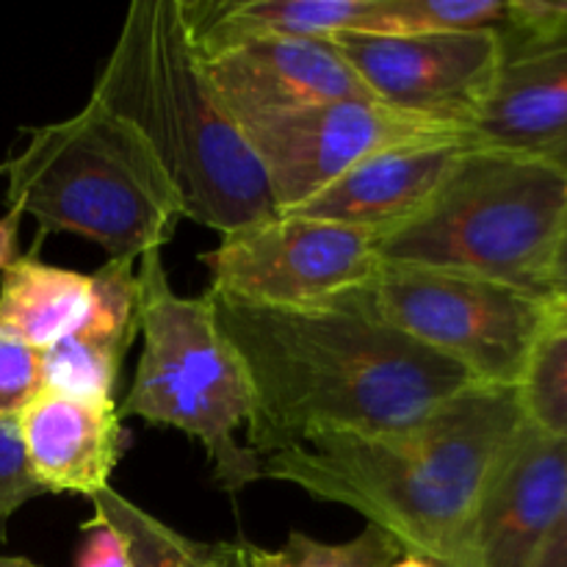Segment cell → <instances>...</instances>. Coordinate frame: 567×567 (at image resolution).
Wrapping results in <instances>:
<instances>
[{
    "label": "cell",
    "mask_w": 567,
    "mask_h": 567,
    "mask_svg": "<svg viewBox=\"0 0 567 567\" xmlns=\"http://www.w3.org/2000/svg\"><path fill=\"white\" fill-rule=\"evenodd\" d=\"M205 297L247 374V446L258 457L332 432L404 430L474 382L460 365L347 302L264 308Z\"/></svg>",
    "instance_id": "obj_1"
},
{
    "label": "cell",
    "mask_w": 567,
    "mask_h": 567,
    "mask_svg": "<svg viewBox=\"0 0 567 567\" xmlns=\"http://www.w3.org/2000/svg\"><path fill=\"white\" fill-rule=\"evenodd\" d=\"M526 424L518 388L471 382L446 404L382 435L332 432L264 457V480L343 504L410 557L452 567L482 491Z\"/></svg>",
    "instance_id": "obj_2"
},
{
    "label": "cell",
    "mask_w": 567,
    "mask_h": 567,
    "mask_svg": "<svg viewBox=\"0 0 567 567\" xmlns=\"http://www.w3.org/2000/svg\"><path fill=\"white\" fill-rule=\"evenodd\" d=\"M92 100L147 138L183 219L227 236L277 216L264 169L205 78L183 0L127 6Z\"/></svg>",
    "instance_id": "obj_3"
},
{
    "label": "cell",
    "mask_w": 567,
    "mask_h": 567,
    "mask_svg": "<svg viewBox=\"0 0 567 567\" xmlns=\"http://www.w3.org/2000/svg\"><path fill=\"white\" fill-rule=\"evenodd\" d=\"M25 133V147L6 164V203L37 219L39 238L75 233L109 260H136L175 236L181 194L131 122L89 97L70 120Z\"/></svg>",
    "instance_id": "obj_4"
},
{
    "label": "cell",
    "mask_w": 567,
    "mask_h": 567,
    "mask_svg": "<svg viewBox=\"0 0 567 567\" xmlns=\"http://www.w3.org/2000/svg\"><path fill=\"white\" fill-rule=\"evenodd\" d=\"M565 205V169L471 144L424 214L377 244V258L551 297L548 269Z\"/></svg>",
    "instance_id": "obj_5"
},
{
    "label": "cell",
    "mask_w": 567,
    "mask_h": 567,
    "mask_svg": "<svg viewBox=\"0 0 567 567\" xmlns=\"http://www.w3.org/2000/svg\"><path fill=\"white\" fill-rule=\"evenodd\" d=\"M138 260L144 349L120 415L197 441L214 465L219 491L241 493L264 480V457L238 443V430H247L252 415L241 360L219 330L205 293L181 297L172 291L161 249Z\"/></svg>",
    "instance_id": "obj_6"
},
{
    "label": "cell",
    "mask_w": 567,
    "mask_h": 567,
    "mask_svg": "<svg viewBox=\"0 0 567 567\" xmlns=\"http://www.w3.org/2000/svg\"><path fill=\"white\" fill-rule=\"evenodd\" d=\"M338 302L460 365L482 385L518 388L554 297L424 266L380 264Z\"/></svg>",
    "instance_id": "obj_7"
},
{
    "label": "cell",
    "mask_w": 567,
    "mask_h": 567,
    "mask_svg": "<svg viewBox=\"0 0 567 567\" xmlns=\"http://www.w3.org/2000/svg\"><path fill=\"white\" fill-rule=\"evenodd\" d=\"M377 238L332 221L277 214L221 236L199 255L208 293L264 308H321L358 291L380 269Z\"/></svg>",
    "instance_id": "obj_8"
},
{
    "label": "cell",
    "mask_w": 567,
    "mask_h": 567,
    "mask_svg": "<svg viewBox=\"0 0 567 567\" xmlns=\"http://www.w3.org/2000/svg\"><path fill=\"white\" fill-rule=\"evenodd\" d=\"M238 127L264 169L277 214L297 210L354 166L391 150L471 144L465 131L410 116L380 100H332Z\"/></svg>",
    "instance_id": "obj_9"
},
{
    "label": "cell",
    "mask_w": 567,
    "mask_h": 567,
    "mask_svg": "<svg viewBox=\"0 0 567 567\" xmlns=\"http://www.w3.org/2000/svg\"><path fill=\"white\" fill-rule=\"evenodd\" d=\"M330 42L382 105L468 136L504 64L496 31L338 33Z\"/></svg>",
    "instance_id": "obj_10"
},
{
    "label": "cell",
    "mask_w": 567,
    "mask_h": 567,
    "mask_svg": "<svg viewBox=\"0 0 567 567\" xmlns=\"http://www.w3.org/2000/svg\"><path fill=\"white\" fill-rule=\"evenodd\" d=\"M197 50L210 89L236 125L332 100H374L330 39L252 33L197 42Z\"/></svg>",
    "instance_id": "obj_11"
},
{
    "label": "cell",
    "mask_w": 567,
    "mask_h": 567,
    "mask_svg": "<svg viewBox=\"0 0 567 567\" xmlns=\"http://www.w3.org/2000/svg\"><path fill=\"white\" fill-rule=\"evenodd\" d=\"M567 493V441L526 421L493 468L465 540L476 567H537Z\"/></svg>",
    "instance_id": "obj_12"
},
{
    "label": "cell",
    "mask_w": 567,
    "mask_h": 567,
    "mask_svg": "<svg viewBox=\"0 0 567 567\" xmlns=\"http://www.w3.org/2000/svg\"><path fill=\"white\" fill-rule=\"evenodd\" d=\"M25 465L44 493L97 496L125 452V426L114 399L44 388L17 419Z\"/></svg>",
    "instance_id": "obj_13"
},
{
    "label": "cell",
    "mask_w": 567,
    "mask_h": 567,
    "mask_svg": "<svg viewBox=\"0 0 567 567\" xmlns=\"http://www.w3.org/2000/svg\"><path fill=\"white\" fill-rule=\"evenodd\" d=\"M471 144H415L354 166L332 186L288 214L332 221L382 241L424 214Z\"/></svg>",
    "instance_id": "obj_14"
},
{
    "label": "cell",
    "mask_w": 567,
    "mask_h": 567,
    "mask_svg": "<svg viewBox=\"0 0 567 567\" xmlns=\"http://www.w3.org/2000/svg\"><path fill=\"white\" fill-rule=\"evenodd\" d=\"M471 144L535 155L567 172V39L504 55L471 122Z\"/></svg>",
    "instance_id": "obj_15"
},
{
    "label": "cell",
    "mask_w": 567,
    "mask_h": 567,
    "mask_svg": "<svg viewBox=\"0 0 567 567\" xmlns=\"http://www.w3.org/2000/svg\"><path fill=\"white\" fill-rule=\"evenodd\" d=\"M138 271L133 260H105L92 275L81 324L42 352L44 388L114 399L122 363L138 336Z\"/></svg>",
    "instance_id": "obj_16"
},
{
    "label": "cell",
    "mask_w": 567,
    "mask_h": 567,
    "mask_svg": "<svg viewBox=\"0 0 567 567\" xmlns=\"http://www.w3.org/2000/svg\"><path fill=\"white\" fill-rule=\"evenodd\" d=\"M197 42L225 37L332 39L371 33L380 0H183Z\"/></svg>",
    "instance_id": "obj_17"
},
{
    "label": "cell",
    "mask_w": 567,
    "mask_h": 567,
    "mask_svg": "<svg viewBox=\"0 0 567 567\" xmlns=\"http://www.w3.org/2000/svg\"><path fill=\"white\" fill-rule=\"evenodd\" d=\"M0 327L44 352L86 316L92 275L20 255L0 271Z\"/></svg>",
    "instance_id": "obj_18"
},
{
    "label": "cell",
    "mask_w": 567,
    "mask_h": 567,
    "mask_svg": "<svg viewBox=\"0 0 567 567\" xmlns=\"http://www.w3.org/2000/svg\"><path fill=\"white\" fill-rule=\"evenodd\" d=\"M94 513L127 540L131 567H249L247 543H199L153 518L131 498L105 487L92 496Z\"/></svg>",
    "instance_id": "obj_19"
},
{
    "label": "cell",
    "mask_w": 567,
    "mask_h": 567,
    "mask_svg": "<svg viewBox=\"0 0 567 567\" xmlns=\"http://www.w3.org/2000/svg\"><path fill=\"white\" fill-rule=\"evenodd\" d=\"M526 421L567 441V299H554L518 385Z\"/></svg>",
    "instance_id": "obj_20"
},
{
    "label": "cell",
    "mask_w": 567,
    "mask_h": 567,
    "mask_svg": "<svg viewBox=\"0 0 567 567\" xmlns=\"http://www.w3.org/2000/svg\"><path fill=\"white\" fill-rule=\"evenodd\" d=\"M402 554L388 532L371 524L347 543H321L305 532H291L275 551L247 543L249 567H388Z\"/></svg>",
    "instance_id": "obj_21"
},
{
    "label": "cell",
    "mask_w": 567,
    "mask_h": 567,
    "mask_svg": "<svg viewBox=\"0 0 567 567\" xmlns=\"http://www.w3.org/2000/svg\"><path fill=\"white\" fill-rule=\"evenodd\" d=\"M507 0H380L371 33L502 31Z\"/></svg>",
    "instance_id": "obj_22"
},
{
    "label": "cell",
    "mask_w": 567,
    "mask_h": 567,
    "mask_svg": "<svg viewBox=\"0 0 567 567\" xmlns=\"http://www.w3.org/2000/svg\"><path fill=\"white\" fill-rule=\"evenodd\" d=\"M42 391V352L0 327V424H17Z\"/></svg>",
    "instance_id": "obj_23"
},
{
    "label": "cell",
    "mask_w": 567,
    "mask_h": 567,
    "mask_svg": "<svg viewBox=\"0 0 567 567\" xmlns=\"http://www.w3.org/2000/svg\"><path fill=\"white\" fill-rule=\"evenodd\" d=\"M498 39L504 55L563 42L567 39V0H507V22Z\"/></svg>",
    "instance_id": "obj_24"
},
{
    "label": "cell",
    "mask_w": 567,
    "mask_h": 567,
    "mask_svg": "<svg viewBox=\"0 0 567 567\" xmlns=\"http://www.w3.org/2000/svg\"><path fill=\"white\" fill-rule=\"evenodd\" d=\"M39 496L44 491L28 471L17 424H0V540L6 520Z\"/></svg>",
    "instance_id": "obj_25"
},
{
    "label": "cell",
    "mask_w": 567,
    "mask_h": 567,
    "mask_svg": "<svg viewBox=\"0 0 567 567\" xmlns=\"http://www.w3.org/2000/svg\"><path fill=\"white\" fill-rule=\"evenodd\" d=\"M83 543L75 554V567H131L127 540L114 524L94 513L92 520L81 526Z\"/></svg>",
    "instance_id": "obj_26"
},
{
    "label": "cell",
    "mask_w": 567,
    "mask_h": 567,
    "mask_svg": "<svg viewBox=\"0 0 567 567\" xmlns=\"http://www.w3.org/2000/svg\"><path fill=\"white\" fill-rule=\"evenodd\" d=\"M548 291L554 299H567V205L559 221L557 244H554L551 269H548Z\"/></svg>",
    "instance_id": "obj_27"
},
{
    "label": "cell",
    "mask_w": 567,
    "mask_h": 567,
    "mask_svg": "<svg viewBox=\"0 0 567 567\" xmlns=\"http://www.w3.org/2000/svg\"><path fill=\"white\" fill-rule=\"evenodd\" d=\"M537 567H567V493L563 513H559L557 526H554L551 537H548L546 548H543Z\"/></svg>",
    "instance_id": "obj_28"
},
{
    "label": "cell",
    "mask_w": 567,
    "mask_h": 567,
    "mask_svg": "<svg viewBox=\"0 0 567 567\" xmlns=\"http://www.w3.org/2000/svg\"><path fill=\"white\" fill-rule=\"evenodd\" d=\"M17 244H20V214L9 210L0 219V271L20 258L17 255Z\"/></svg>",
    "instance_id": "obj_29"
},
{
    "label": "cell",
    "mask_w": 567,
    "mask_h": 567,
    "mask_svg": "<svg viewBox=\"0 0 567 567\" xmlns=\"http://www.w3.org/2000/svg\"><path fill=\"white\" fill-rule=\"evenodd\" d=\"M388 567H437L435 563H430V559H421V557H410V554H402V557L396 559L393 565Z\"/></svg>",
    "instance_id": "obj_30"
},
{
    "label": "cell",
    "mask_w": 567,
    "mask_h": 567,
    "mask_svg": "<svg viewBox=\"0 0 567 567\" xmlns=\"http://www.w3.org/2000/svg\"><path fill=\"white\" fill-rule=\"evenodd\" d=\"M0 567H39V565L25 557H6V554H0Z\"/></svg>",
    "instance_id": "obj_31"
},
{
    "label": "cell",
    "mask_w": 567,
    "mask_h": 567,
    "mask_svg": "<svg viewBox=\"0 0 567 567\" xmlns=\"http://www.w3.org/2000/svg\"><path fill=\"white\" fill-rule=\"evenodd\" d=\"M452 567H476L474 563H471V559L468 557H463V559H460V563H454Z\"/></svg>",
    "instance_id": "obj_32"
},
{
    "label": "cell",
    "mask_w": 567,
    "mask_h": 567,
    "mask_svg": "<svg viewBox=\"0 0 567 567\" xmlns=\"http://www.w3.org/2000/svg\"><path fill=\"white\" fill-rule=\"evenodd\" d=\"M3 172H6V164H0V175H3Z\"/></svg>",
    "instance_id": "obj_33"
}]
</instances>
